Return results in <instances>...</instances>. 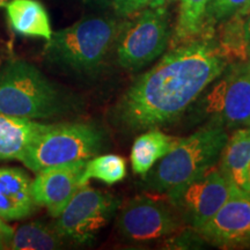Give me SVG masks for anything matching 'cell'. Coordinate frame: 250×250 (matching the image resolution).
Masks as SVG:
<instances>
[{"mask_svg": "<svg viewBox=\"0 0 250 250\" xmlns=\"http://www.w3.org/2000/svg\"><path fill=\"white\" fill-rule=\"evenodd\" d=\"M8 245L9 248L15 250H51L62 248L64 239L54 227L49 228L41 223H30L14 230Z\"/></svg>", "mask_w": 250, "mask_h": 250, "instance_id": "obj_20", "label": "cell"}, {"mask_svg": "<svg viewBox=\"0 0 250 250\" xmlns=\"http://www.w3.org/2000/svg\"><path fill=\"white\" fill-rule=\"evenodd\" d=\"M219 170L230 183L250 188V127H241L228 137L219 158Z\"/></svg>", "mask_w": 250, "mask_h": 250, "instance_id": "obj_14", "label": "cell"}, {"mask_svg": "<svg viewBox=\"0 0 250 250\" xmlns=\"http://www.w3.org/2000/svg\"><path fill=\"white\" fill-rule=\"evenodd\" d=\"M5 8L12 29L19 35L51 39L49 14L39 0H9Z\"/></svg>", "mask_w": 250, "mask_h": 250, "instance_id": "obj_16", "label": "cell"}, {"mask_svg": "<svg viewBox=\"0 0 250 250\" xmlns=\"http://www.w3.org/2000/svg\"><path fill=\"white\" fill-rule=\"evenodd\" d=\"M179 18L170 36V49L203 39L206 8L210 0H180Z\"/></svg>", "mask_w": 250, "mask_h": 250, "instance_id": "obj_19", "label": "cell"}, {"mask_svg": "<svg viewBox=\"0 0 250 250\" xmlns=\"http://www.w3.org/2000/svg\"><path fill=\"white\" fill-rule=\"evenodd\" d=\"M0 233H1V235L5 237L6 241H9V239H11V236L13 235L14 233V230L12 229V228L6 224V221L2 220L1 218H0Z\"/></svg>", "mask_w": 250, "mask_h": 250, "instance_id": "obj_24", "label": "cell"}, {"mask_svg": "<svg viewBox=\"0 0 250 250\" xmlns=\"http://www.w3.org/2000/svg\"><path fill=\"white\" fill-rule=\"evenodd\" d=\"M9 1V0H0V7H2V6H5L7 2Z\"/></svg>", "mask_w": 250, "mask_h": 250, "instance_id": "obj_28", "label": "cell"}, {"mask_svg": "<svg viewBox=\"0 0 250 250\" xmlns=\"http://www.w3.org/2000/svg\"><path fill=\"white\" fill-rule=\"evenodd\" d=\"M46 124L0 112V160H20Z\"/></svg>", "mask_w": 250, "mask_h": 250, "instance_id": "obj_15", "label": "cell"}, {"mask_svg": "<svg viewBox=\"0 0 250 250\" xmlns=\"http://www.w3.org/2000/svg\"><path fill=\"white\" fill-rule=\"evenodd\" d=\"M246 31H247V41H248V52H249V61H250V13L248 17H247Z\"/></svg>", "mask_w": 250, "mask_h": 250, "instance_id": "obj_25", "label": "cell"}, {"mask_svg": "<svg viewBox=\"0 0 250 250\" xmlns=\"http://www.w3.org/2000/svg\"><path fill=\"white\" fill-rule=\"evenodd\" d=\"M126 176V161L116 154L100 155L86 161L83 171V183H88L90 179H95L109 184L118 183Z\"/></svg>", "mask_w": 250, "mask_h": 250, "instance_id": "obj_21", "label": "cell"}, {"mask_svg": "<svg viewBox=\"0 0 250 250\" xmlns=\"http://www.w3.org/2000/svg\"><path fill=\"white\" fill-rule=\"evenodd\" d=\"M192 104L208 123L250 127V61L228 65Z\"/></svg>", "mask_w": 250, "mask_h": 250, "instance_id": "obj_6", "label": "cell"}, {"mask_svg": "<svg viewBox=\"0 0 250 250\" xmlns=\"http://www.w3.org/2000/svg\"><path fill=\"white\" fill-rule=\"evenodd\" d=\"M122 23L111 18L92 17L52 33L45 56L54 64L80 73L98 70L116 42Z\"/></svg>", "mask_w": 250, "mask_h": 250, "instance_id": "obj_2", "label": "cell"}, {"mask_svg": "<svg viewBox=\"0 0 250 250\" xmlns=\"http://www.w3.org/2000/svg\"><path fill=\"white\" fill-rule=\"evenodd\" d=\"M104 133L89 123L46 124L20 161L30 170L39 173L55 166L88 160L101 151Z\"/></svg>", "mask_w": 250, "mask_h": 250, "instance_id": "obj_5", "label": "cell"}, {"mask_svg": "<svg viewBox=\"0 0 250 250\" xmlns=\"http://www.w3.org/2000/svg\"><path fill=\"white\" fill-rule=\"evenodd\" d=\"M184 223L173 205L140 196L121 208L117 227L130 241L145 242L169 236L182 229Z\"/></svg>", "mask_w": 250, "mask_h": 250, "instance_id": "obj_10", "label": "cell"}, {"mask_svg": "<svg viewBox=\"0 0 250 250\" xmlns=\"http://www.w3.org/2000/svg\"><path fill=\"white\" fill-rule=\"evenodd\" d=\"M5 241H6V239L1 235V233H0V249L5 248Z\"/></svg>", "mask_w": 250, "mask_h": 250, "instance_id": "obj_27", "label": "cell"}, {"mask_svg": "<svg viewBox=\"0 0 250 250\" xmlns=\"http://www.w3.org/2000/svg\"><path fill=\"white\" fill-rule=\"evenodd\" d=\"M227 139L228 134L223 125L206 123L188 138H181L160 164L146 174L144 180L146 187L152 191L167 192L215 166Z\"/></svg>", "mask_w": 250, "mask_h": 250, "instance_id": "obj_3", "label": "cell"}, {"mask_svg": "<svg viewBox=\"0 0 250 250\" xmlns=\"http://www.w3.org/2000/svg\"><path fill=\"white\" fill-rule=\"evenodd\" d=\"M201 239L219 248L250 246V199L245 190L230 183L229 195L217 213L193 229Z\"/></svg>", "mask_w": 250, "mask_h": 250, "instance_id": "obj_11", "label": "cell"}, {"mask_svg": "<svg viewBox=\"0 0 250 250\" xmlns=\"http://www.w3.org/2000/svg\"><path fill=\"white\" fill-rule=\"evenodd\" d=\"M120 201L110 193L83 184L56 218L55 230L62 239L87 243L110 223Z\"/></svg>", "mask_w": 250, "mask_h": 250, "instance_id": "obj_9", "label": "cell"}, {"mask_svg": "<svg viewBox=\"0 0 250 250\" xmlns=\"http://www.w3.org/2000/svg\"><path fill=\"white\" fill-rule=\"evenodd\" d=\"M248 15L242 13L233 14L232 17L219 22L218 30H214L213 42L215 48L228 65L249 62L246 31V21Z\"/></svg>", "mask_w": 250, "mask_h": 250, "instance_id": "obj_18", "label": "cell"}, {"mask_svg": "<svg viewBox=\"0 0 250 250\" xmlns=\"http://www.w3.org/2000/svg\"><path fill=\"white\" fill-rule=\"evenodd\" d=\"M122 23L116 40L117 61L125 70L138 71L160 57L169 45V12L167 6L146 8Z\"/></svg>", "mask_w": 250, "mask_h": 250, "instance_id": "obj_7", "label": "cell"}, {"mask_svg": "<svg viewBox=\"0 0 250 250\" xmlns=\"http://www.w3.org/2000/svg\"><path fill=\"white\" fill-rule=\"evenodd\" d=\"M35 208L29 176L19 168H0V218L20 220L33 213Z\"/></svg>", "mask_w": 250, "mask_h": 250, "instance_id": "obj_13", "label": "cell"}, {"mask_svg": "<svg viewBox=\"0 0 250 250\" xmlns=\"http://www.w3.org/2000/svg\"><path fill=\"white\" fill-rule=\"evenodd\" d=\"M181 138L168 136L158 129H148L134 140L131 148V166L134 174L145 176L154 167L156 162L167 155Z\"/></svg>", "mask_w": 250, "mask_h": 250, "instance_id": "obj_17", "label": "cell"}, {"mask_svg": "<svg viewBox=\"0 0 250 250\" xmlns=\"http://www.w3.org/2000/svg\"><path fill=\"white\" fill-rule=\"evenodd\" d=\"M65 107L52 83L29 62L15 59L0 70V112L14 117L48 118Z\"/></svg>", "mask_w": 250, "mask_h": 250, "instance_id": "obj_4", "label": "cell"}, {"mask_svg": "<svg viewBox=\"0 0 250 250\" xmlns=\"http://www.w3.org/2000/svg\"><path fill=\"white\" fill-rule=\"evenodd\" d=\"M228 66L213 39L170 49L131 83L112 111L121 129L142 131L177 121Z\"/></svg>", "mask_w": 250, "mask_h": 250, "instance_id": "obj_1", "label": "cell"}, {"mask_svg": "<svg viewBox=\"0 0 250 250\" xmlns=\"http://www.w3.org/2000/svg\"><path fill=\"white\" fill-rule=\"evenodd\" d=\"M87 160L55 166L37 173L31 182V195L36 205L44 206L57 218L72 197L83 186V171Z\"/></svg>", "mask_w": 250, "mask_h": 250, "instance_id": "obj_12", "label": "cell"}, {"mask_svg": "<svg viewBox=\"0 0 250 250\" xmlns=\"http://www.w3.org/2000/svg\"><path fill=\"white\" fill-rule=\"evenodd\" d=\"M230 182L212 166L167 191L168 201L184 225L197 229L208 223L229 195Z\"/></svg>", "mask_w": 250, "mask_h": 250, "instance_id": "obj_8", "label": "cell"}, {"mask_svg": "<svg viewBox=\"0 0 250 250\" xmlns=\"http://www.w3.org/2000/svg\"><path fill=\"white\" fill-rule=\"evenodd\" d=\"M250 13V0H210L206 8L203 39H213L215 24L233 14Z\"/></svg>", "mask_w": 250, "mask_h": 250, "instance_id": "obj_22", "label": "cell"}, {"mask_svg": "<svg viewBox=\"0 0 250 250\" xmlns=\"http://www.w3.org/2000/svg\"><path fill=\"white\" fill-rule=\"evenodd\" d=\"M108 1H110V0H83L85 4H104Z\"/></svg>", "mask_w": 250, "mask_h": 250, "instance_id": "obj_26", "label": "cell"}, {"mask_svg": "<svg viewBox=\"0 0 250 250\" xmlns=\"http://www.w3.org/2000/svg\"><path fill=\"white\" fill-rule=\"evenodd\" d=\"M246 192H247V195L249 196V199H250V188H249V189L246 190Z\"/></svg>", "mask_w": 250, "mask_h": 250, "instance_id": "obj_29", "label": "cell"}, {"mask_svg": "<svg viewBox=\"0 0 250 250\" xmlns=\"http://www.w3.org/2000/svg\"><path fill=\"white\" fill-rule=\"evenodd\" d=\"M176 0H111L112 7L118 17L130 18L146 8L167 6Z\"/></svg>", "mask_w": 250, "mask_h": 250, "instance_id": "obj_23", "label": "cell"}]
</instances>
